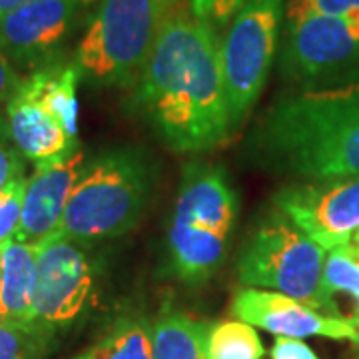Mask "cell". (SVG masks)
<instances>
[{
  "mask_svg": "<svg viewBox=\"0 0 359 359\" xmlns=\"http://www.w3.org/2000/svg\"><path fill=\"white\" fill-rule=\"evenodd\" d=\"M132 88L134 106L176 152H205L231 136L219 40L190 2L170 16Z\"/></svg>",
  "mask_w": 359,
  "mask_h": 359,
  "instance_id": "6da1fadb",
  "label": "cell"
},
{
  "mask_svg": "<svg viewBox=\"0 0 359 359\" xmlns=\"http://www.w3.org/2000/svg\"><path fill=\"white\" fill-rule=\"evenodd\" d=\"M250 146L264 166L308 182L359 176V80L282 96Z\"/></svg>",
  "mask_w": 359,
  "mask_h": 359,
  "instance_id": "7a4b0ae2",
  "label": "cell"
},
{
  "mask_svg": "<svg viewBox=\"0 0 359 359\" xmlns=\"http://www.w3.org/2000/svg\"><path fill=\"white\" fill-rule=\"evenodd\" d=\"M154 170L138 148H112L84 162L58 230L76 244H94L128 233L150 202Z\"/></svg>",
  "mask_w": 359,
  "mask_h": 359,
  "instance_id": "3957f363",
  "label": "cell"
},
{
  "mask_svg": "<svg viewBox=\"0 0 359 359\" xmlns=\"http://www.w3.org/2000/svg\"><path fill=\"white\" fill-rule=\"evenodd\" d=\"M190 0H98L72 65L82 80L132 88L170 16Z\"/></svg>",
  "mask_w": 359,
  "mask_h": 359,
  "instance_id": "277c9868",
  "label": "cell"
},
{
  "mask_svg": "<svg viewBox=\"0 0 359 359\" xmlns=\"http://www.w3.org/2000/svg\"><path fill=\"white\" fill-rule=\"evenodd\" d=\"M325 254L290 219L276 218L248 238L238 257V280L250 287L276 290L325 313Z\"/></svg>",
  "mask_w": 359,
  "mask_h": 359,
  "instance_id": "5b68a950",
  "label": "cell"
},
{
  "mask_svg": "<svg viewBox=\"0 0 359 359\" xmlns=\"http://www.w3.org/2000/svg\"><path fill=\"white\" fill-rule=\"evenodd\" d=\"M283 20L285 0H248L219 42L231 134L244 124L268 82Z\"/></svg>",
  "mask_w": 359,
  "mask_h": 359,
  "instance_id": "8992f818",
  "label": "cell"
},
{
  "mask_svg": "<svg viewBox=\"0 0 359 359\" xmlns=\"http://www.w3.org/2000/svg\"><path fill=\"white\" fill-rule=\"evenodd\" d=\"M280 68L283 78L306 86L359 72V14L285 22Z\"/></svg>",
  "mask_w": 359,
  "mask_h": 359,
  "instance_id": "52a82bcc",
  "label": "cell"
},
{
  "mask_svg": "<svg viewBox=\"0 0 359 359\" xmlns=\"http://www.w3.org/2000/svg\"><path fill=\"white\" fill-rule=\"evenodd\" d=\"M98 266L84 245L60 236L39 244L32 323L52 332L70 325L94 304Z\"/></svg>",
  "mask_w": 359,
  "mask_h": 359,
  "instance_id": "ba28073f",
  "label": "cell"
},
{
  "mask_svg": "<svg viewBox=\"0 0 359 359\" xmlns=\"http://www.w3.org/2000/svg\"><path fill=\"white\" fill-rule=\"evenodd\" d=\"M94 0H34L0 16V50L11 65L36 72L62 50Z\"/></svg>",
  "mask_w": 359,
  "mask_h": 359,
  "instance_id": "9c48e42d",
  "label": "cell"
},
{
  "mask_svg": "<svg viewBox=\"0 0 359 359\" xmlns=\"http://www.w3.org/2000/svg\"><path fill=\"white\" fill-rule=\"evenodd\" d=\"M273 204L327 252L351 242L359 230V176L285 186Z\"/></svg>",
  "mask_w": 359,
  "mask_h": 359,
  "instance_id": "30bf717a",
  "label": "cell"
},
{
  "mask_svg": "<svg viewBox=\"0 0 359 359\" xmlns=\"http://www.w3.org/2000/svg\"><path fill=\"white\" fill-rule=\"evenodd\" d=\"M231 313L236 320L278 337H327L335 341L359 344V327L351 321L325 316L280 292L245 287L233 297Z\"/></svg>",
  "mask_w": 359,
  "mask_h": 359,
  "instance_id": "8fae6325",
  "label": "cell"
},
{
  "mask_svg": "<svg viewBox=\"0 0 359 359\" xmlns=\"http://www.w3.org/2000/svg\"><path fill=\"white\" fill-rule=\"evenodd\" d=\"M84 162V152L76 150L60 162L36 166L34 174L26 178L22 218L14 240L25 244H40L58 230L66 202Z\"/></svg>",
  "mask_w": 359,
  "mask_h": 359,
  "instance_id": "7c38bea8",
  "label": "cell"
},
{
  "mask_svg": "<svg viewBox=\"0 0 359 359\" xmlns=\"http://www.w3.org/2000/svg\"><path fill=\"white\" fill-rule=\"evenodd\" d=\"M236 212L238 200L224 168L205 162H192L184 168L174 222L192 224L230 238Z\"/></svg>",
  "mask_w": 359,
  "mask_h": 359,
  "instance_id": "4fadbf2b",
  "label": "cell"
},
{
  "mask_svg": "<svg viewBox=\"0 0 359 359\" xmlns=\"http://www.w3.org/2000/svg\"><path fill=\"white\" fill-rule=\"evenodd\" d=\"M6 124L14 146L34 166L60 162L80 150L76 138L22 86L6 102Z\"/></svg>",
  "mask_w": 359,
  "mask_h": 359,
  "instance_id": "5bb4252c",
  "label": "cell"
},
{
  "mask_svg": "<svg viewBox=\"0 0 359 359\" xmlns=\"http://www.w3.org/2000/svg\"><path fill=\"white\" fill-rule=\"evenodd\" d=\"M228 240V236L172 219L168 230V254L174 273L190 285L208 282L224 264Z\"/></svg>",
  "mask_w": 359,
  "mask_h": 359,
  "instance_id": "9a60e30c",
  "label": "cell"
},
{
  "mask_svg": "<svg viewBox=\"0 0 359 359\" xmlns=\"http://www.w3.org/2000/svg\"><path fill=\"white\" fill-rule=\"evenodd\" d=\"M39 244L11 240L0 245V318L32 323Z\"/></svg>",
  "mask_w": 359,
  "mask_h": 359,
  "instance_id": "2e32d148",
  "label": "cell"
},
{
  "mask_svg": "<svg viewBox=\"0 0 359 359\" xmlns=\"http://www.w3.org/2000/svg\"><path fill=\"white\" fill-rule=\"evenodd\" d=\"M78 80L80 74L76 66L60 60L32 72L20 84L60 122L72 138H78Z\"/></svg>",
  "mask_w": 359,
  "mask_h": 359,
  "instance_id": "e0dca14e",
  "label": "cell"
},
{
  "mask_svg": "<svg viewBox=\"0 0 359 359\" xmlns=\"http://www.w3.org/2000/svg\"><path fill=\"white\" fill-rule=\"evenodd\" d=\"M208 334L205 321L166 311L152 327V359H205Z\"/></svg>",
  "mask_w": 359,
  "mask_h": 359,
  "instance_id": "ac0fdd59",
  "label": "cell"
},
{
  "mask_svg": "<svg viewBox=\"0 0 359 359\" xmlns=\"http://www.w3.org/2000/svg\"><path fill=\"white\" fill-rule=\"evenodd\" d=\"M70 359H152V330L136 316H120L94 344Z\"/></svg>",
  "mask_w": 359,
  "mask_h": 359,
  "instance_id": "d6986e66",
  "label": "cell"
},
{
  "mask_svg": "<svg viewBox=\"0 0 359 359\" xmlns=\"http://www.w3.org/2000/svg\"><path fill=\"white\" fill-rule=\"evenodd\" d=\"M339 295L351 299L353 308H351L349 321L359 327V250L349 242L332 248L325 254V264H323L325 316L339 318L337 306H335Z\"/></svg>",
  "mask_w": 359,
  "mask_h": 359,
  "instance_id": "ffe728a7",
  "label": "cell"
},
{
  "mask_svg": "<svg viewBox=\"0 0 359 359\" xmlns=\"http://www.w3.org/2000/svg\"><path fill=\"white\" fill-rule=\"evenodd\" d=\"M266 353L256 327L242 320L210 325L205 359H262Z\"/></svg>",
  "mask_w": 359,
  "mask_h": 359,
  "instance_id": "44dd1931",
  "label": "cell"
},
{
  "mask_svg": "<svg viewBox=\"0 0 359 359\" xmlns=\"http://www.w3.org/2000/svg\"><path fill=\"white\" fill-rule=\"evenodd\" d=\"M52 337L44 325L0 318V359H44Z\"/></svg>",
  "mask_w": 359,
  "mask_h": 359,
  "instance_id": "7402d4cb",
  "label": "cell"
},
{
  "mask_svg": "<svg viewBox=\"0 0 359 359\" xmlns=\"http://www.w3.org/2000/svg\"><path fill=\"white\" fill-rule=\"evenodd\" d=\"M248 0H190V11L222 42Z\"/></svg>",
  "mask_w": 359,
  "mask_h": 359,
  "instance_id": "603a6c76",
  "label": "cell"
},
{
  "mask_svg": "<svg viewBox=\"0 0 359 359\" xmlns=\"http://www.w3.org/2000/svg\"><path fill=\"white\" fill-rule=\"evenodd\" d=\"M339 14H359V0H285V22Z\"/></svg>",
  "mask_w": 359,
  "mask_h": 359,
  "instance_id": "cb8c5ba5",
  "label": "cell"
},
{
  "mask_svg": "<svg viewBox=\"0 0 359 359\" xmlns=\"http://www.w3.org/2000/svg\"><path fill=\"white\" fill-rule=\"evenodd\" d=\"M26 178L13 182L6 190L0 192V245L16 238V231L22 218Z\"/></svg>",
  "mask_w": 359,
  "mask_h": 359,
  "instance_id": "d4e9b609",
  "label": "cell"
},
{
  "mask_svg": "<svg viewBox=\"0 0 359 359\" xmlns=\"http://www.w3.org/2000/svg\"><path fill=\"white\" fill-rule=\"evenodd\" d=\"M26 178L25 156L14 146L8 124L0 116V192L6 190L13 182Z\"/></svg>",
  "mask_w": 359,
  "mask_h": 359,
  "instance_id": "484cf974",
  "label": "cell"
},
{
  "mask_svg": "<svg viewBox=\"0 0 359 359\" xmlns=\"http://www.w3.org/2000/svg\"><path fill=\"white\" fill-rule=\"evenodd\" d=\"M269 355L271 359H320L304 339L295 337H276Z\"/></svg>",
  "mask_w": 359,
  "mask_h": 359,
  "instance_id": "4316f807",
  "label": "cell"
},
{
  "mask_svg": "<svg viewBox=\"0 0 359 359\" xmlns=\"http://www.w3.org/2000/svg\"><path fill=\"white\" fill-rule=\"evenodd\" d=\"M22 78L18 76L16 68L11 65L6 54L0 50V102H8L20 88Z\"/></svg>",
  "mask_w": 359,
  "mask_h": 359,
  "instance_id": "83f0119b",
  "label": "cell"
},
{
  "mask_svg": "<svg viewBox=\"0 0 359 359\" xmlns=\"http://www.w3.org/2000/svg\"><path fill=\"white\" fill-rule=\"evenodd\" d=\"M28 2H34V0H0V16L6 13H11L18 6H25Z\"/></svg>",
  "mask_w": 359,
  "mask_h": 359,
  "instance_id": "f1b7e54d",
  "label": "cell"
},
{
  "mask_svg": "<svg viewBox=\"0 0 359 359\" xmlns=\"http://www.w3.org/2000/svg\"><path fill=\"white\" fill-rule=\"evenodd\" d=\"M349 244H353L359 250V230L353 233V238H351V242H349Z\"/></svg>",
  "mask_w": 359,
  "mask_h": 359,
  "instance_id": "f546056e",
  "label": "cell"
},
{
  "mask_svg": "<svg viewBox=\"0 0 359 359\" xmlns=\"http://www.w3.org/2000/svg\"><path fill=\"white\" fill-rule=\"evenodd\" d=\"M353 359H359V349H358V353H355V358H353Z\"/></svg>",
  "mask_w": 359,
  "mask_h": 359,
  "instance_id": "4dcf8cb0",
  "label": "cell"
}]
</instances>
